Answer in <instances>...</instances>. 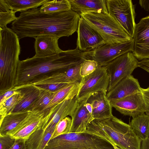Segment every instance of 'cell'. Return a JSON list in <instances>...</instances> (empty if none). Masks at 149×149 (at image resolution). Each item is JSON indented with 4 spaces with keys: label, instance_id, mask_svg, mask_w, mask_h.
Instances as JSON below:
<instances>
[{
    "label": "cell",
    "instance_id": "cell-37",
    "mask_svg": "<svg viewBox=\"0 0 149 149\" xmlns=\"http://www.w3.org/2000/svg\"><path fill=\"white\" fill-rule=\"evenodd\" d=\"M17 86L8 90L0 92V103L8 99L13 95L17 93L18 91L17 90Z\"/></svg>",
    "mask_w": 149,
    "mask_h": 149
},
{
    "label": "cell",
    "instance_id": "cell-8",
    "mask_svg": "<svg viewBox=\"0 0 149 149\" xmlns=\"http://www.w3.org/2000/svg\"><path fill=\"white\" fill-rule=\"evenodd\" d=\"M106 3L108 13L133 38L136 25V14L132 0H107Z\"/></svg>",
    "mask_w": 149,
    "mask_h": 149
},
{
    "label": "cell",
    "instance_id": "cell-26",
    "mask_svg": "<svg viewBox=\"0 0 149 149\" xmlns=\"http://www.w3.org/2000/svg\"><path fill=\"white\" fill-rule=\"evenodd\" d=\"M10 9L16 12L36 8L48 0H4Z\"/></svg>",
    "mask_w": 149,
    "mask_h": 149
},
{
    "label": "cell",
    "instance_id": "cell-28",
    "mask_svg": "<svg viewBox=\"0 0 149 149\" xmlns=\"http://www.w3.org/2000/svg\"><path fill=\"white\" fill-rule=\"evenodd\" d=\"M71 10L69 0H48L40 8V12L50 13L68 11Z\"/></svg>",
    "mask_w": 149,
    "mask_h": 149
},
{
    "label": "cell",
    "instance_id": "cell-27",
    "mask_svg": "<svg viewBox=\"0 0 149 149\" xmlns=\"http://www.w3.org/2000/svg\"><path fill=\"white\" fill-rule=\"evenodd\" d=\"M17 93L13 95L0 103V120L7 115L12 113L19 102L24 96L23 92L20 89L21 85L17 86Z\"/></svg>",
    "mask_w": 149,
    "mask_h": 149
},
{
    "label": "cell",
    "instance_id": "cell-36",
    "mask_svg": "<svg viewBox=\"0 0 149 149\" xmlns=\"http://www.w3.org/2000/svg\"><path fill=\"white\" fill-rule=\"evenodd\" d=\"M143 99L145 113L149 116V87L146 88H141Z\"/></svg>",
    "mask_w": 149,
    "mask_h": 149
},
{
    "label": "cell",
    "instance_id": "cell-17",
    "mask_svg": "<svg viewBox=\"0 0 149 149\" xmlns=\"http://www.w3.org/2000/svg\"><path fill=\"white\" fill-rule=\"evenodd\" d=\"M86 102L92 106V115L94 120L107 118L113 116L110 101L104 93H96L91 95Z\"/></svg>",
    "mask_w": 149,
    "mask_h": 149
},
{
    "label": "cell",
    "instance_id": "cell-10",
    "mask_svg": "<svg viewBox=\"0 0 149 149\" xmlns=\"http://www.w3.org/2000/svg\"><path fill=\"white\" fill-rule=\"evenodd\" d=\"M134 41L131 40L115 44H105L93 49L84 52L86 59L94 60L104 66L120 55L134 50Z\"/></svg>",
    "mask_w": 149,
    "mask_h": 149
},
{
    "label": "cell",
    "instance_id": "cell-42",
    "mask_svg": "<svg viewBox=\"0 0 149 149\" xmlns=\"http://www.w3.org/2000/svg\"><path fill=\"white\" fill-rule=\"evenodd\" d=\"M85 106L88 112L92 115L93 108L91 104L90 103L86 102L85 104Z\"/></svg>",
    "mask_w": 149,
    "mask_h": 149
},
{
    "label": "cell",
    "instance_id": "cell-14",
    "mask_svg": "<svg viewBox=\"0 0 149 149\" xmlns=\"http://www.w3.org/2000/svg\"><path fill=\"white\" fill-rule=\"evenodd\" d=\"M110 101L112 107L124 115L133 118L145 113L144 102L141 92Z\"/></svg>",
    "mask_w": 149,
    "mask_h": 149
},
{
    "label": "cell",
    "instance_id": "cell-35",
    "mask_svg": "<svg viewBox=\"0 0 149 149\" xmlns=\"http://www.w3.org/2000/svg\"><path fill=\"white\" fill-rule=\"evenodd\" d=\"M69 84H51L38 85L42 89L55 92L65 86Z\"/></svg>",
    "mask_w": 149,
    "mask_h": 149
},
{
    "label": "cell",
    "instance_id": "cell-38",
    "mask_svg": "<svg viewBox=\"0 0 149 149\" xmlns=\"http://www.w3.org/2000/svg\"><path fill=\"white\" fill-rule=\"evenodd\" d=\"M26 140L25 139H15L14 144L9 149H26Z\"/></svg>",
    "mask_w": 149,
    "mask_h": 149
},
{
    "label": "cell",
    "instance_id": "cell-23",
    "mask_svg": "<svg viewBox=\"0 0 149 149\" xmlns=\"http://www.w3.org/2000/svg\"><path fill=\"white\" fill-rule=\"evenodd\" d=\"M55 129L47 130L40 128L34 132L26 139V149H44Z\"/></svg>",
    "mask_w": 149,
    "mask_h": 149
},
{
    "label": "cell",
    "instance_id": "cell-5",
    "mask_svg": "<svg viewBox=\"0 0 149 149\" xmlns=\"http://www.w3.org/2000/svg\"><path fill=\"white\" fill-rule=\"evenodd\" d=\"M44 149H114L105 137L88 129L69 133L51 139Z\"/></svg>",
    "mask_w": 149,
    "mask_h": 149
},
{
    "label": "cell",
    "instance_id": "cell-3",
    "mask_svg": "<svg viewBox=\"0 0 149 149\" xmlns=\"http://www.w3.org/2000/svg\"><path fill=\"white\" fill-rule=\"evenodd\" d=\"M19 38L11 29L0 28V87H14L20 53Z\"/></svg>",
    "mask_w": 149,
    "mask_h": 149
},
{
    "label": "cell",
    "instance_id": "cell-2",
    "mask_svg": "<svg viewBox=\"0 0 149 149\" xmlns=\"http://www.w3.org/2000/svg\"><path fill=\"white\" fill-rule=\"evenodd\" d=\"M86 59L84 52L76 48L51 56L39 57L35 55L31 58L19 61L15 86L31 84L44 75L64 71L82 63Z\"/></svg>",
    "mask_w": 149,
    "mask_h": 149
},
{
    "label": "cell",
    "instance_id": "cell-34",
    "mask_svg": "<svg viewBox=\"0 0 149 149\" xmlns=\"http://www.w3.org/2000/svg\"><path fill=\"white\" fill-rule=\"evenodd\" d=\"M15 139L10 135H0V149H9L14 144Z\"/></svg>",
    "mask_w": 149,
    "mask_h": 149
},
{
    "label": "cell",
    "instance_id": "cell-20",
    "mask_svg": "<svg viewBox=\"0 0 149 149\" xmlns=\"http://www.w3.org/2000/svg\"><path fill=\"white\" fill-rule=\"evenodd\" d=\"M71 9L80 15L85 13H108L105 0H69Z\"/></svg>",
    "mask_w": 149,
    "mask_h": 149
},
{
    "label": "cell",
    "instance_id": "cell-12",
    "mask_svg": "<svg viewBox=\"0 0 149 149\" xmlns=\"http://www.w3.org/2000/svg\"><path fill=\"white\" fill-rule=\"evenodd\" d=\"M134 56L139 60L149 59V15L136 24L133 37Z\"/></svg>",
    "mask_w": 149,
    "mask_h": 149
},
{
    "label": "cell",
    "instance_id": "cell-31",
    "mask_svg": "<svg viewBox=\"0 0 149 149\" xmlns=\"http://www.w3.org/2000/svg\"><path fill=\"white\" fill-rule=\"evenodd\" d=\"M72 123V118L68 116L61 120L57 124L51 139L70 133Z\"/></svg>",
    "mask_w": 149,
    "mask_h": 149
},
{
    "label": "cell",
    "instance_id": "cell-18",
    "mask_svg": "<svg viewBox=\"0 0 149 149\" xmlns=\"http://www.w3.org/2000/svg\"><path fill=\"white\" fill-rule=\"evenodd\" d=\"M34 47L36 56L45 57L62 52L58 45L59 38L50 35H41L35 38Z\"/></svg>",
    "mask_w": 149,
    "mask_h": 149
},
{
    "label": "cell",
    "instance_id": "cell-13",
    "mask_svg": "<svg viewBox=\"0 0 149 149\" xmlns=\"http://www.w3.org/2000/svg\"><path fill=\"white\" fill-rule=\"evenodd\" d=\"M49 109L31 111L19 125L9 135L15 139H27L34 132L41 128L47 117Z\"/></svg>",
    "mask_w": 149,
    "mask_h": 149
},
{
    "label": "cell",
    "instance_id": "cell-15",
    "mask_svg": "<svg viewBox=\"0 0 149 149\" xmlns=\"http://www.w3.org/2000/svg\"><path fill=\"white\" fill-rule=\"evenodd\" d=\"M78 103L75 97L48 109L47 117L41 128L47 130L55 128L61 120L68 116L71 117Z\"/></svg>",
    "mask_w": 149,
    "mask_h": 149
},
{
    "label": "cell",
    "instance_id": "cell-19",
    "mask_svg": "<svg viewBox=\"0 0 149 149\" xmlns=\"http://www.w3.org/2000/svg\"><path fill=\"white\" fill-rule=\"evenodd\" d=\"M86 102H78L71 116L72 123L70 133H79L85 132L88 124L94 120L92 115L86 107Z\"/></svg>",
    "mask_w": 149,
    "mask_h": 149
},
{
    "label": "cell",
    "instance_id": "cell-39",
    "mask_svg": "<svg viewBox=\"0 0 149 149\" xmlns=\"http://www.w3.org/2000/svg\"><path fill=\"white\" fill-rule=\"evenodd\" d=\"M138 67L149 73V59H143L139 61Z\"/></svg>",
    "mask_w": 149,
    "mask_h": 149
},
{
    "label": "cell",
    "instance_id": "cell-33",
    "mask_svg": "<svg viewBox=\"0 0 149 149\" xmlns=\"http://www.w3.org/2000/svg\"><path fill=\"white\" fill-rule=\"evenodd\" d=\"M98 65L95 61L86 59L82 63L80 70V75L82 77H85L94 72Z\"/></svg>",
    "mask_w": 149,
    "mask_h": 149
},
{
    "label": "cell",
    "instance_id": "cell-22",
    "mask_svg": "<svg viewBox=\"0 0 149 149\" xmlns=\"http://www.w3.org/2000/svg\"><path fill=\"white\" fill-rule=\"evenodd\" d=\"M30 111L12 112L0 120V135H9L19 125Z\"/></svg>",
    "mask_w": 149,
    "mask_h": 149
},
{
    "label": "cell",
    "instance_id": "cell-41",
    "mask_svg": "<svg viewBox=\"0 0 149 149\" xmlns=\"http://www.w3.org/2000/svg\"><path fill=\"white\" fill-rule=\"evenodd\" d=\"M141 149H149V136L147 139L141 141Z\"/></svg>",
    "mask_w": 149,
    "mask_h": 149
},
{
    "label": "cell",
    "instance_id": "cell-7",
    "mask_svg": "<svg viewBox=\"0 0 149 149\" xmlns=\"http://www.w3.org/2000/svg\"><path fill=\"white\" fill-rule=\"evenodd\" d=\"M109 79L105 66L97 67L90 74L83 77L76 97L78 102H86L92 95L99 92L106 95Z\"/></svg>",
    "mask_w": 149,
    "mask_h": 149
},
{
    "label": "cell",
    "instance_id": "cell-21",
    "mask_svg": "<svg viewBox=\"0 0 149 149\" xmlns=\"http://www.w3.org/2000/svg\"><path fill=\"white\" fill-rule=\"evenodd\" d=\"M21 85L20 89L23 92V98L17 104L12 112L28 111L30 107L36 100L40 92V88L32 84Z\"/></svg>",
    "mask_w": 149,
    "mask_h": 149
},
{
    "label": "cell",
    "instance_id": "cell-29",
    "mask_svg": "<svg viewBox=\"0 0 149 149\" xmlns=\"http://www.w3.org/2000/svg\"><path fill=\"white\" fill-rule=\"evenodd\" d=\"M40 89L38 97L29 108L28 111H43L46 110L48 105L57 92H53L40 88Z\"/></svg>",
    "mask_w": 149,
    "mask_h": 149
},
{
    "label": "cell",
    "instance_id": "cell-11",
    "mask_svg": "<svg viewBox=\"0 0 149 149\" xmlns=\"http://www.w3.org/2000/svg\"><path fill=\"white\" fill-rule=\"evenodd\" d=\"M77 32L76 48L80 51L93 50L105 44L97 32L81 17L79 21Z\"/></svg>",
    "mask_w": 149,
    "mask_h": 149
},
{
    "label": "cell",
    "instance_id": "cell-25",
    "mask_svg": "<svg viewBox=\"0 0 149 149\" xmlns=\"http://www.w3.org/2000/svg\"><path fill=\"white\" fill-rule=\"evenodd\" d=\"M129 125L141 141L148 138L149 136V116L144 113L133 117Z\"/></svg>",
    "mask_w": 149,
    "mask_h": 149
},
{
    "label": "cell",
    "instance_id": "cell-16",
    "mask_svg": "<svg viewBox=\"0 0 149 149\" xmlns=\"http://www.w3.org/2000/svg\"><path fill=\"white\" fill-rule=\"evenodd\" d=\"M138 80L131 75L120 81L106 96L109 100L118 99L141 92Z\"/></svg>",
    "mask_w": 149,
    "mask_h": 149
},
{
    "label": "cell",
    "instance_id": "cell-4",
    "mask_svg": "<svg viewBox=\"0 0 149 149\" xmlns=\"http://www.w3.org/2000/svg\"><path fill=\"white\" fill-rule=\"evenodd\" d=\"M105 137L113 145L121 149H141V141L129 124L113 116L94 119L87 128Z\"/></svg>",
    "mask_w": 149,
    "mask_h": 149
},
{
    "label": "cell",
    "instance_id": "cell-30",
    "mask_svg": "<svg viewBox=\"0 0 149 149\" xmlns=\"http://www.w3.org/2000/svg\"><path fill=\"white\" fill-rule=\"evenodd\" d=\"M15 13L10 9L4 0H0V28L6 27L8 24L15 20L17 18Z\"/></svg>",
    "mask_w": 149,
    "mask_h": 149
},
{
    "label": "cell",
    "instance_id": "cell-1",
    "mask_svg": "<svg viewBox=\"0 0 149 149\" xmlns=\"http://www.w3.org/2000/svg\"><path fill=\"white\" fill-rule=\"evenodd\" d=\"M80 15L71 9L50 13H41L40 8L21 12L12 22L11 29L19 38L50 35L59 38L69 37L77 31Z\"/></svg>",
    "mask_w": 149,
    "mask_h": 149
},
{
    "label": "cell",
    "instance_id": "cell-6",
    "mask_svg": "<svg viewBox=\"0 0 149 149\" xmlns=\"http://www.w3.org/2000/svg\"><path fill=\"white\" fill-rule=\"evenodd\" d=\"M80 16L97 32L105 44L121 43L132 38L108 13H85Z\"/></svg>",
    "mask_w": 149,
    "mask_h": 149
},
{
    "label": "cell",
    "instance_id": "cell-32",
    "mask_svg": "<svg viewBox=\"0 0 149 149\" xmlns=\"http://www.w3.org/2000/svg\"><path fill=\"white\" fill-rule=\"evenodd\" d=\"M82 63L72 66L64 71L70 83L81 81L82 77L80 75V70Z\"/></svg>",
    "mask_w": 149,
    "mask_h": 149
},
{
    "label": "cell",
    "instance_id": "cell-40",
    "mask_svg": "<svg viewBox=\"0 0 149 149\" xmlns=\"http://www.w3.org/2000/svg\"><path fill=\"white\" fill-rule=\"evenodd\" d=\"M139 3L142 8L146 11L149 12V0H140Z\"/></svg>",
    "mask_w": 149,
    "mask_h": 149
},
{
    "label": "cell",
    "instance_id": "cell-24",
    "mask_svg": "<svg viewBox=\"0 0 149 149\" xmlns=\"http://www.w3.org/2000/svg\"><path fill=\"white\" fill-rule=\"evenodd\" d=\"M80 83L76 82L68 84L57 91L48 105L46 109L64 101L72 99L76 97L79 88Z\"/></svg>",
    "mask_w": 149,
    "mask_h": 149
},
{
    "label": "cell",
    "instance_id": "cell-9",
    "mask_svg": "<svg viewBox=\"0 0 149 149\" xmlns=\"http://www.w3.org/2000/svg\"><path fill=\"white\" fill-rule=\"evenodd\" d=\"M139 62L132 52H128L104 66L107 69L109 79L107 92L123 79L131 75L134 70L138 67Z\"/></svg>",
    "mask_w": 149,
    "mask_h": 149
}]
</instances>
